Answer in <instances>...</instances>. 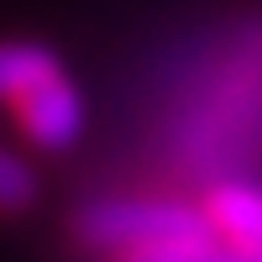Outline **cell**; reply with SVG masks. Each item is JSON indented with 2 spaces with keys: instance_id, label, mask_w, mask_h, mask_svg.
I'll use <instances>...</instances> for the list:
<instances>
[{
  "instance_id": "cell-3",
  "label": "cell",
  "mask_w": 262,
  "mask_h": 262,
  "mask_svg": "<svg viewBox=\"0 0 262 262\" xmlns=\"http://www.w3.org/2000/svg\"><path fill=\"white\" fill-rule=\"evenodd\" d=\"M11 111H16L21 137L32 147H42V152H69L79 142V131H84V95H79V84L63 74V63L48 69L42 79H32L27 90L11 100Z\"/></svg>"
},
{
  "instance_id": "cell-5",
  "label": "cell",
  "mask_w": 262,
  "mask_h": 262,
  "mask_svg": "<svg viewBox=\"0 0 262 262\" xmlns=\"http://www.w3.org/2000/svg\"><path fill=\"white\" fill-rule=\"evenodd\" d=\"M58 69L48 42H0V100H16L32 79Z\"/></svg>"
},
{
  "instance_id": "cell-1",
  "label": "cell",
  "mask_w": 262,
  "mask_h": 262,
  "mask_svg": "<svg viewBox=\"0 0 262 262\" xmlns=\"http://www.w3.org/2000/svg\"><path fill=\"white\" fill-rule=\"evenodd\" d=\"M173 158L194 179L262 163V21L231 27L173 111Z\"/></svg>"
},
{
  "instance_id": "cell-2",
  "label": "cell",
  "mask_w": 262,
  "mask_h": 262,
  "mask_svg": "<svg viewBox=\"0 0 262 262\" xmlns=\"http://www.w3.org/2000/svg\"><path fill=\"white\" fill-rule=\"evenodd\" d=\"M74 236L90 252L121 257L163 242H200V236H215V226L205 205L173 200V194H100L74 210Z\"/></svg>"
},
{
  "instance_id": "cell-4",
  "label": "cell",
  "mask_w": 262,
  "mask_h": 262,
  "mask_svg": "<svg viewBox=\"0 0 262 262\" xmlns=\"http://www.w3.org/2000/svg\"><path fill=\"white\" fill-rule=\"evenodd\" d=\"M205 215H210V226H215L221 242L247 247V252L262 247V184H257V179H247V173L210 179Z\"/></svg>"
},
{
  "instance_id": "cell-7",
  "label": "cell",
  "mask_w": 262,
  "mask_h": 262,
  "mask_svg": "<svg viewBox=\"0 0 262 262\" xmlns=\"http://www.w3.org/2000/svg\"><path fill=\"white\" fill-rule=\"evenodd\" d=\"M32 200H37V173H32V163L0 142V215H21Z\"/></svg>"
},
{
  "instance_id": "cell-6",
  "label": "cell",
  "mask_w": 262,
  "mask_h": 262,
  "mask_svg": "<svg viewBox=\"0 0 262 262\" xmlns=\"http://www.w3.org/2000/svg\"><path fill=\"white\" fill-rule=\"evenodd\" d=\"M116 262H236V247L221 236H200V242H163V247L121 252Z\"/></svg>"
},
{
  "instance_id": "cell-8",
  "label": "cell",
  "mask_w": 262,
  "mask_h": 262,
  "mask_svg": "<svg viewBox=\"0 0 262 262\" xmlns=\"http://www.w3.org/2000/svg\"><path fill=\"white\" fill-rule=\"evenodd\" d=\"M236 262H262V247H257V252H247V247H236Z\"/></svg>"
}]
</instances>
